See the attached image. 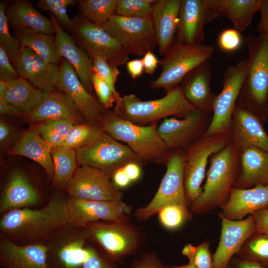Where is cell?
I'll return each mask as SVG.
<instances>
[{"label": "cell", "instance_id": "1", "mask_svg": "<svg viewBox=\"0 0 268 268\" xmlns=\"http://www.w3.org/2000/svg\"><path fill=\"white\" fill-rule=\"evenodd\" d=\"M69 224L67 197L57 193L41 208L15 209L2 214L0 237L21 245L43 243Z\"/></svg>", "mask_w": 268, "mask_h": 268}, {"label": "cell", "instance_id": "2", "mask_svg": "<svg viewBox=\"0 0 268 268\" xmlns=\"http://www.w3.org/2000/svg\"><path fill=\"white\" fill-rule=\"evenodd\" d=\"M244 41L248 50L246 71L236 105L263 119L268 115V35H249Z\"/></svg>", "mask_w": 268, "mask_h": 268}, {"label": "cell", "instance_id": "3", "mask_svg": "<svg viewBox=\"0 0 268 268\" xmlns=\"http://www.w3.org/2000/svg\"><path fill=\"white\" fill-rule=\"evenodd\" d=\"M100 127L119 141L125 142L142 161L167 162L169 156L158 131L157 123L139 125L107 112Z\"/></svg>", "mask_w": 268, "mask_h": 268}, {"label": "cell", "instance_id": "4", "mask_svg": "<svg viewBox=\"0 0 268 268\" xmlns=\"http://www.w3.org/2000/svg\"><path fill=\"white\" fill-rule=\"evenodd\" d=\"M237 147L225 146L212 157L200 196L190 205L191 211L204 213L222 206L235 184L238 170Z\"/></svg>", "mask_w": 268, "mask_h": 268}, {"label": "cell", "instance_id": "5", "mask_svg": "<svg viewBox=\"0 0 268 268\" xmlns=\"http://www.w3.org/2000/svg\"><path fill=\"white\" fill-rule=\"evenodd\" d=\"M194 109L180 86L177 85L168 90L164 96L155 100L142 101L134 94L124 95L115 105L113 112L134 124L146 125L171 116L183 118Z\"/></svg>", "mask_w": 268, "mask_h": 268}, {"label": "cell", "instance_id": "6", "mask_svg": "<svg viewBox=\"0 0 268 268\" xmlns=\"http://www.w3.org/2000/svg\"><path fill=\"white\" fill-rule=\"evenodd\" d=\"M214 48L203 44L181 45L174 43L159 62L161 71L150 87L168 90L178 85L184 77L201 64L209 61Z\"/></svg>", "mask_w": 268, "mask_h": 268}, {"label": "cell", "instance_id": "7", "mask_svg": "<svg viewBox=\"0 0 268 268\" xmlns=\"http://www.w3.org/2000/svg\"><path fill=\"white\" fill-rule=\"evenodd\" d=\"M89 240L96 243L115 263L134 254L140 247L141 236L129 221H97L85 228Z\"/></svg>", "mask_w": 268, "mask_h": 268}, {"label": "cell", "instance_id": "8", "mask_svg": "<svg viewBox=\"0 0 268 268\" xmlns=\"http://www.w3.org/2000/svg\"><path fill=\"white\" fill-rule=\"evenodd\" d=\"M76 154L79 165L97 169L111 178L116 171L127 164L143 162L128 145L105 132L91 143L77 150Z\"/></svg>", "mask_w": 268, "mask_h": 268}, {"label": "cell", "instance_id": "9", "mask_svg": "<svg viewBox=\"0 0 268 268\" xmlns=\"http://www.w3.org/2000/svg\"><path fill=\"white\" fill-rule=\"evenodd\" d=\"M227 133L202 136L187 148L184 153V181L185 196L190 205L201 194L208 158L226 145Z\"/></svg>", "mask_w": 268, "mask_h": 268}, {"label": "cell", "instance_id": "10", "mask_svg": "<svg viewBox=\"0 0 268 268\" xmlns=\"http://www.w3.org/2000/svg\"><path fill=\"white\" fill-rule=\"evenodd\" d=\"M85 228L70 224L56 232L44 243L50 268H82L89 256Z\"/></svg>", "mask_w": 268, "mask_h": 268}, {"label": "cell", "instance_id": "11", "mask_svg": "<svg viewBox=\"0 0 268 268\" xmlns=\"http://www.w3.org/2000/svg\"><path fill=\"white\" fill-rule=\"evenodd\" d=\"M166 171L158 189L150 202L137 209L134 216L139 221H145L170 204L179 205L188 209L184 181V153L177 151L169 155Z\"/></svg>", "mask_w": 268, "mask_h": 268}, {"label": "cell", "instance_id": "12", "mask_svg": "<svg viewBox=\"0 0 268 268\" xmlns=\"http://www.w3.org/2000/svg\"><path fill=\"white\" fill-rule=\"evenodd\" d=\"M247 66L246 59L228 67L223 75V88L216 95L212 106L211 123L203 136L227 133L244 82Z\"/></svg>", "mask_w": 268, "mask_h": 268}, {"label": "cell", "instance_id": "13", "mask_svg": "<svg viewBox=\"0 0 268 268\" xmlns=\"http://www.w3.org/2000/svg\"><path fill=\"white\" fill-rule=\"evenodd\" d=\"M73 21L70 31L89 56L103 58L110 65L117 67L129 61L130 55L122 44L101 26L83 17Z\"/></svg>", "mask_w": 268, "mask_h": 268}, {"label": "cell", "instance_id": "14", "mask_svg": "<svg viewBox=\"0 0 268 268\" xmlns=\"http://www.w3.org/2000/svg\"><path fill=\"white\" fill-rule=\"evenodd\" d=\"M122 44L129 55L143 57L157 46L151 18H140L112 15L101 26Z\"/></svg>", "mask_w": 268, "mask_h": 268}, {"label": "cell", "instance_id": "15", "mask_svg": "<svg viewBox=\"0 0 268 268\" xmlns=\"http://www.w3.org/2000/svg\"><path fill=\"white\" fill-rule=\"evenodd\" d=\"M67 208L69 224L85 228L97 221L123 222L129 220L131 207L120 201H87L67 196Z\"/></svg>", "mask_w": 268, "mask_h": 268}, {"label": "cell", "instance_id": "16", "mask_svg": "<svg viewBox=\"0 0 268 268\" xmlns=\"http://www.w3.org/2000/svg\"><path fill=\"white\" fill-rule=\"evenodd\" d=\"M103 172L87 165L77 167L69 182L64 188L68 196L95 201L122 200L123 194Z\"/></svg>", "mask_w": 268, "mask_h": 268}, {"label": "cell", "instance_id": "17", "mask_svg": "<svg viewBox=\"0 0 268 268\" xmlns=\"http://www.w3.org/2000/svg\"><path fill=\"white\" fill-rule=\"evenodd\" d=\"M55 87L70 98L87 123L100 126L107 111L83 86L74 68L66 60L59 67Z\"/></svg>", "mask_w": 268, "mask_h": 268}, {"label": "cell", "instance_id": "18", "mask_svg": "<svg viewBox=\"0 0 268 268\" xmlns=\"http://www.w3.org/2000/svg\"><path fill=\"white\" fill-rule=\"evenodd\" d=\"M221 219L220 241L213 255V268H229L235 254H238L247 240L256 232L253 215L238 220Z\"/></svg>", "mask_w": 268, "mask_h": 268}, {"label": "cell", "instance_id": "19", "mask_svg": "<svg viewBox=\"0 0 268 268\" xmlns=\"http://www.w3.org/2000/svg\"><path fill=\"white\" fill-rule=\"evenodd\" d=\"M206 113L194 109L182 119L169 117L163 120L157 131L169 152L188 148L196 141L201 133Z\"/></svg>", "mask_w": 268, "mask_h": 268}, {"label": "cell", "instance_id": "20", "mask_svg": "<svg viewBox=\"0 0 268 268\" xmlns=\"http://www.w3.org/2000/svg\"><path fill=\"white\" fill-rule=\"evenodd\" d=\"M19 77L29 80L45 93L53 91L59 67L50 63L26 46H21L14 65Z\"/></svg>", "mask_w": 268, "mask_h": 268}, {"label": "cell", "instance_id": "21", "mask_svg": "<svg viewBox=\"0 0 268 268\" xmlns=\"http://www.w3.org/2000/svg\"><path fill=\"white\" fill-rule=\"evenodd\" d=\"M204 0H181L175 43L201 44L205 40L204 26L207 23Z\"/></svg>", "mask_w": 268, "mask_h": 268}, {"label": "cell", "instance_id": "22", "mask_svg": "<svg viewBox=\"0 0 268 268\" xmlns=\"http://www.w3.org/2000/svg\"><path fill=\"white\" fill-rule=\"evenodd\" d=\"M268 206V184L247 189L233 188L221 206L220 217L238 220Z\"/></svg>", "mask_w": 268, "mask_h": 268}, {"label": "cell", "instance_id": "23", "mask_svg": "<svg viewBox=\"0 0 268 268\" xmlns=\"http://www.w3.org/2000/svg\"><path fill=\"white\" fill-rule=\"evenodd\" d=\"M0 266L2 268H50L44 243L18 245L0 237Z\"/></svg>", "mask_w": 268, "mask_h": 268}, {"label": "cell", "instance_id": "24", "mask_svg": "<svg viewBox=\"0 0 268 268\" xmlns=\"http://www.w3.org/2000/svg\"><path fill=\"white\" fill-rule=\"evenodd\" d=\"M211 67L207 61L191 71L180 83L189 103L195 109L205 113L212 112L216 97L211 90Z\"/></svg>", "mask_w": 268, "mask_h": 268}, {"label": "cell", "instance_id": "25", "mask_svg": "<svg viewBox=\"0 0 268 268\" xmlns=\"http://www.w3.org/2000/svg\"><path fill=\"white\" fill-rule=\"evenodd\" d=\"M232 121L234 145L237 148L255 146L268 151V134L258 115L236 105Z\"/></svg>", "mask_w": 268, "mask_h": 268}, {"label": "cell", "instance_id": "26", "mask_svg": "<svg viewBox=\"0 0 268 268\" xmlns=\"http://www.w3.org/2000/svg\"><path fill=\"white\" fill-rule=\"evenodd\" d=\"M56 31V39L61 57H64L74 68L81 83L90 92L93 74L92 62L89 54L77 47L71 36L66 32L56 17L49 14Z\"/></svg>", "mask_w": 268, "mask_h": 268}, {"label": "cell", "instance_id": "27", "mask_svg": "<svg viewBox=\"0 0 268 268\" xmlns=\"http://www.w3.org/2000/svg\"><path fill=\"white\" fill-rule=\"evenodd\" d=\"M260 2V0H204L208 22L223 16L239 32L250 25L259 10Z\"/></svg>", "mask_w": 268, "mask_h": 268}, {"label": "cell", "instance_id": "28", "mask_svg": "<svg viewBox=\"0 0 268 268\" xmlns=\"http://www.w3.org/2000/svg\"><path fill=\"white\" fill-rule=\"evenodd\" d=\"M181 0H157L153 4L151 19L159 53L164 56L174 42Z\"/></svg>", "mask_w": 268, "mask_h": 268}, {"label": "cell", "instance_id": "29", "mask_svg": "<svg viewBox=\"0 0 268 268\" xmlns=\"http://www.w3.org/2000/svg\"><path fill=\"white\" fill-rule=\"evenodd\" d=\"M29 122L67 120L74 124L86 122L70 98L64 93H46L40 104L24 118Z\"/></svg>", "mask_w": 268, "mask_h": 268}, {"label": "cell", "instance_id": "30", "mask_svg": "<svg viewBox=\"0 0 268 268\" xmlns=\"http://www.w3.org/2000/svg\"><path fill=\"white\" fill-rule=\"evenodd\" d=\"M40 201L36 190L26 176L15 170L9 178L0 199V212L3 214L15 209L31 208Z\"/></svg>", "mask_w": 268, "mask_h": 268}, {"label": "cell", "instance_id": "31", "mask_svg": "<svg viewBox=\"0 0 268 268\" xmlns=\"http://www.w3.org/2000/svg\"><path fill=\"white\" fill-rule=\"evenodd\" d=\"M241 150V173L235 183V188L268 184V151L255 146Z\"/></svg>", "mask_w": 268, "mask_h": 268}, {"label": "cell", "instance_id": "32", "mask_svg": "<svg viewBox=\"0 0 268 268\" xmlns=\"http://www.w3.org/2000/svg\"><path fill=\"white\" fill-rule=\"evenodd\" d=\"M52 147L42 138L37 129L30 130L22 135L8 150L7 154L24 156L34 160L53 179L55 168L51 155Z\"/></svg>", "mask_w": 268, "mask_h": 268}, {"label": "cell", "instance_id": "33", "mask_svg": "<svg viewBox=\"0 0 268 268\" xmlns=\"http://www.w3.org/2000/svg\"><path fill=\"white\" fill-rule=\"evenodd\" d=\"M6 13L9 22L15 30L29 27L44 33H56L51 19L43 15L28 1H15L7 10L6 9Z\"/></svg>", "mask_w": 268, "mask_h": 268}, {"label": "cell", "instance_id": "34", "mask_svg": "<svg viewBox=\"0 0 268 268\" xmlns=\"http://www.w3.org/2000/svg\"><path fill=\"white\" fill-rule=\"evenodd\" d=\"M46 93L19 77L7 82V91L3 101L17 108L25 118L42 102Z\"/></svg>", "mask_w": 268, "mask_h": 268}, {"label": "cell", "instance_id": "35", "mask_svg": "<svg viewBox=\"0 0 268 268\" xmlns=\"http://www.w3.org/2000/svg\"><path fill=\"white\" fill-rule=\"evenodd\" d=\"M21 46L32 49L46 61L56 64L61 59L56 36L35 31L29 27L15 30Z\"/></svg>", "mask_w": 268, "mask_h": 268}, {"label": "cell", "instance_id": "36", "mask_svg": "<svg viewBox=\"0 0 268 268\" xmlns=\"http://www.w3.org/2000/svg\"><path fill=\"white\" fill-rule=\"evenodd\" d=\"M51 155L55 168L53 185L57 188H64L77 168L76 150L64 146H53Z\"/></svg>", "mask_w": 268, "mask_h": 268}, {"label": "cell", "instance_id": "37", "mask_svg": "<svg viewBox=\"0 0 268 268\" xmlns=\"http://www.w3.org/2000/svg\"><path fill=\"white\" fill-rule=\"evenodd\" d=\"M117 0H82L79 9L83 17L101 26L115 13Z\"/></svg>", "mask_w": 268, "mask_h": 268}, {"label": "cell", "instance_id": "38", "mask_svg": "<svg viewBox=\"0 0 268 268\" xmlns=\"http://www.w3.org/2000/svg\"><path fill=\"white\" fill-rule=\"evenodd\" d=\"M238 257L268 268V235L255 232L245 242Z\"/></svg>", "mask_w": 268, "mask_h": 268}, {"label": "cell", "instance_id": "39", "mask_svg": "<svg viewBox=\"0 0 268 268\" xmlns=\"http://www.w3.org/2000/svg\"><path fill=\"white\" fill-rule=\"evenodd\" d=\"M100 126L85 122L74 124L63 146L77 150L95 141L103 133Z\"/></svg>", "mask_w": 268, "mask_h": 268}, {"label": "cell", "instance_id": "40", "mask_svg": "<svg viewBox=\"0 0 268 268\" xmlns=\"http://www.w3.org/2000/svg\"><path fill=\"white\" fill-rule=\"evenodd\" d=\"M74 125L67 120H49L42 122L37 130L42 138L51 145L60 147Z\"/></svg>", "mask_w": 268, "mask_h": 268}, {"label": "cell", "instance_id": "41", "mask_svg": "<svg viewBox=\"0 0 268 268\" xmlns=\"http://www.w3.org/2000/svg\"><path fill=\"white\" fill-rule=\"evenodd\" d=\"M6 4L0 2V46L6 52L13 64L16 62L21 47L19 40L12 36L9 30Z\"/></svg>", "mask_w": 268, "mask_h": 268}, {"label": "cell", "instance_id": "42", "mask_svg": "<svg viewBox=\"0 0 268 268\" xmlns=\"http://www.w3.org/2000/svg\"><path fill=\"white\" fill-rule=\"evenodd\" d=\"M90 57L93 66V74L108 85L113 92L115 104L118 103L121 101L122 96L115 87V84L120 74L118 67L110 65L103 58L95 56Z\"/></svg>", "mask_w": 268, "mask_h": 268}, {"label": "cell", "instance_id": "43", "mask_svg": "<svg viewBox=\"0 0 268 268\" xmlns=\"http://www.w3.org/2000/svg\"><path fill=\"white\" fill-rule=\"evenodd\" d=\"M157 213L161 224L169 230L179 228L192 218L189 209L177 204L168 205L163 207Z\"/></svg>", "mask_w": 268, "mask_h": 268}, {"label": "cell", "instance_id": "44", "mask_svg": "<svg viewBox=\"0 0 268 268\" xmlns=\"http://www.w3.org/2000/svg\"><path fill=\"white\" fill-rule=\"evenodd\" d=\"M209 243L204 242L196 246L191 244L184 246L182 254L189 263L196 268H213V255L209 250Z\"/></svg>", "mask_w": 268, "mask_h": 268}, {"label": "cell", "instance_id": "45", "mask_svg": "<svg viewBox=\"0 0 268 268\" xmlns=\"http://www.w3.org/2000/svg\"><path fill=\"white\" fill-rule=\"evenodd\" d=\"M152 5L146 0H117L115 14L125 17L149 18H151Z\"/></svg>", "mask_w": 268, "mask_h": 268}, {"label": "cell", "instance_id": "46", "mask_svg": "<svg viewBox=\"0 0 268 268\" xmlns=\"http://www.w3.org/2000/svg\"><path fill=\"white\" fill-rule=\"evenodd\" d=\"M74 3L75 1L73 0H40L38 5L40 8L50 11L60 24L70 30L73 27V21L67 15V8Z\"/></svg>", "mask_w": 268, "mask_h": 268}, {"label": "cell", "instance_id": "47", "mask_svg": "<svg viewBox=\"0 0 268 268\" xmlns=\"http://www.w3.org/2000/svg\"><path fill=\"white\" fill-rule=\"evenodd\" d=\"M242 37L240 32L235 28L223 30L217 38L219 48L226 52H233L237 50L241 46Z\"/></svg>", "mask_w": 268, "mask_h": 268}, {"label": "cell", "instance_id": "48", "mask_svg": "<svg viewBox=\"0 0 268 268\" xmlns=\"http://www.w3.org/2000/svg\"><path fill=\"white\" fill-rule=\"evenodd\" d=\"M92 82L99 102L103 107L107 109L114 107L115 98L108 85L94 74L92 76Z\"/></svg>", "mask_w": 268, "mask_h": 268}, {"label": "cell", "instance_id": "49", "mask_svg": "<svg viewBox=\"0 0 268 268\" xmlns=\"http://www.w3.org/2000/svg\"><path fill=\"white\" fill-rule=\"evenodd\" d=\"M89 256L82 268H117L116 263L103 252L89 245Z\"/></svg>", "mask_w": 268, "mask_h": 268}, {"label": "cell", "instance_id": "50", "mask_svg": "<svg viewBox=\"0 0 268 268\" xmlns=\"http://www.w3.org/2000/svg\"><path fill=\"white\" fill-rule=\"evenodd\" d=\"M5 50L0 46V80L9 82L19 77V75L9 62Z\"/></svg>", "mask_w": 268, "mask_h": 268}, {"label": "cell", "instance_id": "51", "mask_svg": "<svg viewBox=\"0 0 268 268\" xmlns=\"http://www.w3.org/2000/svg\"><path fill=\"white\" fill-rule=\"evenodd\" d=\"M165 266L155 254L146 253L134 261L131 268H164Z\"/></svg>", "mask_w": 268, "mask_h": 268}, {"label": "cell", "instance_id": "52", "mask_svg": "<svg viewBox=\"0 0 268 268\" xmlns=\"http://www.w3.org/2000/svg\"><path fill=\"white\" fill-rule=\"evenodd\" d=\"M256 232L268 235V206L253 214Z\"/></svg>", "mask_w": 268, "mask_h": 268}, {"label": "cell", "instance_id": "53", "mask_svg": "<svg viewBox=\"0 0 268 268\" xmlns=\"http://www.w3.org/2000/svg\"><path fill=\"white\" fill-rule=\"evenodd\" d=\"M259 11L261 16L257 31L259 34L268 35V0H260Z\"/></svg>", "mask_w": 268, "mask_h": 268}, {"label": "cell", "instance_id": "54", "mask_svg": "<svg viewBox=\"0 0 268 268\" xmlns=\"http://www.w3.org/2000/svg\"><path fill=\"white\" fill-rule=\"evenodd\" d=\"M14 129L6 122L0 119V145L1 149L5 148L14 138Z\"/></svg>", "mask_w": 268, "mask_h": 268}, {"label": "cell", "instance_id": "55", "mask_svg": "<svg viewBox=\"0 0 268 268\" xmlns=\"http://www.w3.org/2000/svg\"><path fill=\"white\" fill-rule=\"evenodd\" d=\"M141 60L145 72L147 74H153L160 62L153 52L148 51L142 57Z\"/></svg>", "mask_w": 268, "mask_h": 268}, {"label": "cell", "instance_id": "56", "mask_svg": "<svg viewBox=\"0 0 268 268\" xmlns=\"http://www.w3.org/2000/svg\"><path fill=\"white\" fill-rule=\"evenodd\" d=\"M127 70L133 79H135L142 74L144 67L141 59H135L129 61L126 64Z\"/></svg>", "mask_w": 268, "mask_h": 268}, {"label": "cell", "instance_id": "57", "mask_svg": "<svg viewBox=\"0 0 268 268\" xmlns=\"http://www.w3.org/2000/svg\"><path fill=\"white\" fill-rule=\"evenodd\" d=\"M111 179L114 184L119 189L125 188L132 182L123 167L116 171Z\"/></svg>", "mask_w": 268, "mask_h": 268}, {"label": "cell", "instance_id": "58", "mask_svg": "<svg viewBox=\"0 0 268 268\" xmlns=\"http://www.w3.org/2000/svg\"><path fill=\"white\" fill-rule=\"evenodd\" d=\"M123 168L132 182L136 181L141 176V169L140 164L139 163L130 162Z\"/></svg>", "mask_w": 268, "mask_h": 268}, {"label": "cell", "instance_id": "59", "mask_svg": "<svg viewBox=\"0 0 268 268\" xmlns=\"http://www.w3.org/2000/svg\"><path fill=\"white\" fill-rule=\"evenodd\" d=\"M229 268H268L258 263L247 261L239 258H233Z\"/></svg>", "mask_w": 268, "mask_h": 268}, {"label": "cell", "instance_id": "60", "mask_svg": "<svg viewBox=\"0 0 268 268\" xmlns=\"http://www.w3.org/2000/svg\"><path fill=\"white\" fill-rule=\"evenodd\" d=\"M0 115H8L23 117L20 111L12 105L0 101Z\"/></svg>", "mask_w": 268, "mask_h": 268}, {"label": "cell", "instance_id": "61", "mask_svg": "<svg viewBox=\"0 0 268 268\" xmlns=\"http://www.w3.org/2000/svg\"><path fill=\"white\" fill-rule=\"evenodd\" d=\"M7 91V82L0 80V101L4 99Z\"/></svg>", "mask_w": 268, "mask_h": 268}, {"label": "cell", "instance_id": "62", "mask_svg": "<svg viewBox=\"0 0 268 268\" xmlns=\"http://www.w3.org/2000/svg\"><path fill=\"white\" fill-rule=\"evenodd\" d=\"M164 268H196L193 265L188 263V264L180 266H173V267H168L165 266Z\"/></svg>", "mask_w": 268, "mask_h": 268}]
</instances>
